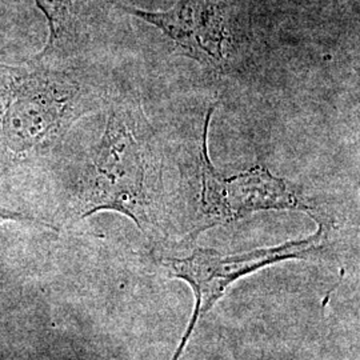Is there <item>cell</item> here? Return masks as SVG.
Returning a JSON list of instances; mask_svg holds the SVG:
<instances>
[{
	"label": "cell",
	"mask_w": 360,
	"mask_h": 360,
	"mask_svg": "<svg viewBox=\"0 0 360 360\" xmlns=\"http://www.w3.org/2000/svg\"><path fill=\"white\" fill-rule=\"evenodd\" d=\"M215 111L211 104L207 111L200 150V203L210 226L245 218L248 214L264 210H300L314 217V208L300 198L290 181L275 176L266 167H255L232 175H221L214 167L208 155V129Z\"/></svg>",
	"instance_id": "4"
},
{
	"label": "cell",
	"mask_w": 360,
	"mask_h": 360,
	"mask_svg": "<svg viewBox=\"0 0 360 360\" xmlns=\"http://www.w3.org/2000/svg\"><path fill=\"white\" fill-rule=\"evenodd\" d=\"M49 23L50 35L37 60L59 65L77 46L79 38V0H35Z\"/></svg>",
	"instance_id": "6"
},
{
	"label": "cell",
	"mask_w": 360,
	"mask_h": 360,
	"mask_svg": "<svg viewBox=\"0 0 360 360\" xmlns=\"http://www.w3.org/2000/svg\"><path fill=\"white\" fill-rule=\"evenodd\" d=\"M123 10L162 31L184 56L205 67H226L229 30L217 0H178L163 11L134 7Z\"/></svg>",
	"instance_id": "5"
},
{
	"label": "cell",
	"mask_w": 360,
	"mask_h": 360,
	"mask_svg": "<svg viewBox=\"0 0 360 360\" xmlns=\"http://www.w3.org/2000/svg\"><path fill=\"white\" fill-rule=\"evenodd\" d=\"M6 221H28V223H38L34 218H30L25 214H20V212H16V211H11V210H7V208H3L0 206V226ZM40 224V223H38Z\"/></svg>",
	"instance_id": "7"
},
{
	"label": "cell",
	"mask_w": 360,
	"mask_h": 360,
	"mask_svg": "<svg viewBox=\"0 0 360 360\" xmlns=\"http://www.w3.org/2000/svg\"><path fill=\"white\" fill-rule=\"evenodd\" d=\"M0 147L18 160L50 151L103 103L99 89L75 70L37 59L0 65Z\"/></svg>",
	"instance_id": "2"
},
{
	"label": "cell",
	"mask_w": 360,
	"mask_h": 360,
	"mask_svg": "<svg viewBox=\"0 0 360 360\" xmlns=\"http://www.w3.org/2000/svg\"><path fill=\"white\" fill-rule=\"evenodd\" d=\"M316 221L319 223L316 233L306 239L287 242L276 247L257 248L235 255H220L215 250L196 247L188 257H172L167 260L168 269L172 275L190 284L196 299L191 322L172 360H179L198 321L214 307L235 281L278 262L309 259L316 255L327 240L323 219Z\"/></svg>",
	"instance_id": "3"
},
{
	"label": "cell",
	"mask_w": 360,
	"mask_h": 360,
	"mask_svg": "<svg viewBox=\"0 0 360 360\" xmlns=\"http://www.w3.org/2000/svg\"><path fill=\"white\" fill-rule=\"evenodd\" d=\"M154 132L135 99L111 103L80 191V217L115 211L148 231L156 221L162 163Z\"/></svg>",
	"instance_id": "1"
}]
</instances>
